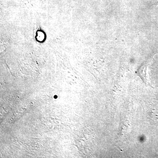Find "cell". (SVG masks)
<instances>
[{
  "label": "cell",
  "instance_id": "cell-1",
  "mask_svg": "<svg viewBox=\"0 0 158 158\" xmlns=\"http://www.w3.org/2000/svg\"></svg>",
  "mask_w": 158,
  "mask_h": 158
}]
</instances>
